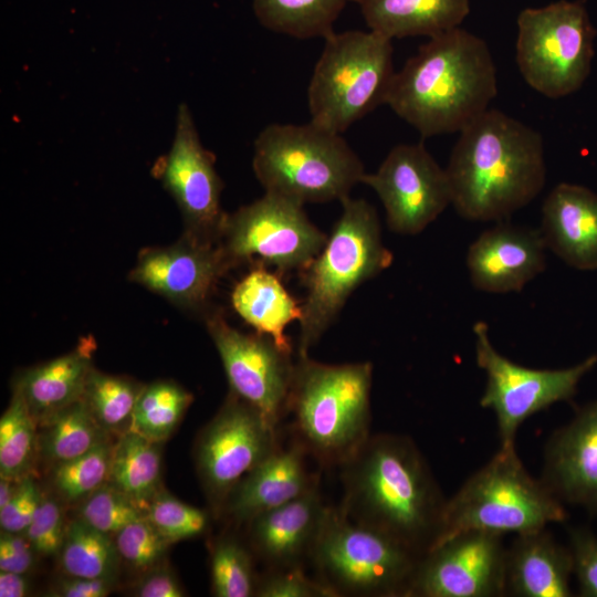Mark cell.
Returning a JSON list of instances; mask_svg holds the SVG:
<instances>
[{"label": "cell", "instance_id": "cell-1", "mask_svg": "<svg viewBox=\"0 0 597 597\" xmlns=\"http://www.w3.org/2000/svg\"><path fill=\"white\" fill-rule=\"evenodd\" d=\"M341 467L347 516L421 555L433 545L447 500L411 439L370 436Z\"/></svg>", "mask_w": 597, "mask_h": 597}, {"label": "cell", "instance_id": "cell-2", "mask_svg": "<svg viewBox=\"0 0 597 597\" xmlns=\"http://www.w3.org/2000/svg\"><path fill=\"white\" fill-rule=\"evenodd\" d=\"M446 168L451 205L471 221H502L542 191L546 165L542 136L498 111L465 126Z\"/></svg>", "mask_w": 597, "mask_h": 597}, {"label": "cell", "instance_id": "cell-3", "mask_svg": "<svg viewBox=\"0 0 597 597\" xmlns=\"http://www.w3.org/2000/svg\"><path fill=\"white\" fill-rule=\"evenodd\" d=\"M496 93L486 42L455 28L430 38L395 73L386 104L427 138L461 132Z\"/></svg>", "mask_w": 597, "mask_h": 597}, {"label": "cell", "instance_id": "cell-4", "mask_svg": "<svg viewBox=\"0 0 597 597\" xmlns=\"http://www.w3.org/2000/svg\"><path fill=\"white\" fill-rule=\"evenodd\" d=\"M369 362L329 365L300 356L287 411L297 438L323 464L342 465L370 437Z\"/></svg>", "mask_w": 597, "mask_h": 597}, {"label": "cell", "instance_id": "cell-5", "mask_svg": "<svg viewBox=\"0 0 597 597\" xmlns=\"http://www.w3.org/2000/svg\"><path fill=\"white\" fill-rule=\"evenodd\" d=\"M342 214L320 254L304 268L306 289L300 320L298 355L306 356L318 343L345 305L365 281L390 266L392 252L381 240L375 208L349 196L341 200Z\"/></svg>", "mask_w": 597, "mask_h": 597}, {"label": "cell", "instance_id": "cell-6", "mask_svg": "<svg viewBox=\"0 0 597 597\" xmlns=\"http://www.w3.org/2000/svg\"><path fill=\"white\" fill-rule=\"evenodd\" d=\"M252 168L265 192L302 206L341 201L366 174L342 134L311 121L264 127L254 140Z\"/></svg>", "mask_w": 597, "mask_h": 597}, {"label": "cell", "instance_id": "cell-7", "mask_svg": "<svg viewBox=\"0 0 597 597\" xmlns=\"http://www.w3.org/2000/svg\"><path fill=\"white\" fill-rule=\"evenodd\" d=\"M566 517L563 502L542 479L526 471L515 448L501 447L446 502L440 531L430 548L464 532L519 535Z\"/></svg>", "mask_w": 597, "mask_h": 597}, {"label": "cell", "instance_id": "cell-8", "mask_svg": "<svg viewBox=\"0 0 597 597\" xmlns=\"http://www.w3.org/2000/svg\"><path fill=\"white\" fill-rule=\"evenodd\" d=\"M307 87L311 122L342 134L380 104L395 76L392 43L369 31L333 32L325 39Z\"/></svg>", "mask_w": 597, "mask_h": 597}, {"label": "cell", "instance_id": "cell-9", "mask_svg": "<svg viewBox=\"0 0 597 597\" xmlns=\"http://www.w3.org/2000/svg\"><path fill=\"white\" fill-rule=\"evenodd\" d=\"M421 554L327 506L310 558L336 596H406Z\"/></svg>", "mask_w": 597, "mask_h": 597}, {"label": "cell", "instance_id": "cell-10", "mask_svg": "<svg viewBox=\"0 0 597 597\" xmlns=\"http://www.w3.org/2000/svg\"><path fill=\"white\" fill-rule=\"evenodd\" d=\"M516 22V63L524 81L549 98L576 92L590 72L596 35L585 7L561 0L524 9Z\"/></svg>", "mask_w": 597, "mask_h": 597}, {"label": "cell", "instance_id": "cell-11", "mask_svg": "<svg viewBox=\"0 0 597 597\" xmlns=\"http://www.w3.org/2000/svg\"><path fill=\"white\" fill-rule=\"evenodd\" d=\"M304 206L265 192L227 213L219 243L234 266L244 262L301 272L324 248L327 234L313 224Z\"/></svg>", "mask_w": 597, "mask_h": 597}, {"label": "cell", "instance_id": "cell-12", "mask_svg": "<svg viewBox=\"0 0 597 597\" xmlns=\"http://www.w3.org/2000/svg\"><path fill=\"white\" fill-rule=\"evenodd\" d=\"M473 334L476 365L486 377L480 405L495 413L502 448L514 447L517 429L527 418L555 402L569 400L582 378L597 365L595 354L567 368H528L493 347L485 322L478 321Z\"/></svg>", "mask_w": 597, "mask_h": 597}, {"label": "cell", "instance_id": "cell-13", "mask_svg": "<svg viewBox=\"0 0 597 597\" xmlns=\"http://www.w3.org/2000/svg\"><path fill=\"white\" fill-rule=\"evenodd\" d=\"M277 433L256 408L229 394L195 447L198 475L214 512L222 513L241 480L280 447Z\"/></svg>", "mask_w": 597, "mask_h": 597}, {"label": "cell", "instance_id": "cell-14", "mask_svg": "<svg viewBox=\"0 0 597 597\" xmlns=\"http://www.w3.org/2000/svg\"><path fill=\"white\" fill-rule=\"evenodd\" d=\"M218 350L230 392L256 408L274 427L289 409L294 366L292 354L263 334H244L232 327L218 308L205 316Z\"/></svg>", "mask_w": 597, "mask_h": 597}, {"label": "cell", "instance_id": "cell-15", "mask_svg": "<svg viewBox=\"0 0 597 597\" xmlns=\"http://www.w3.org/2000/svg\"><path fill=\"white\" fill-rule=\"evenodd\" d=\"M214 163L213 154L200 140L189 107L180 104L171 147L154 165V172L177 203L184 232L209 242H219L227 216L220 202L223 182Z\"/></svg>", "mask_w": 597, "mask_h": 597}, {"label": "cell", "instance_id": "cell-16", "mask_svg": "<svg viewBox=\"0 0 597 597\" xmlns=\"http://www.w3.org/2000/svg\"><path fill=\"white\" fill-rule=\"evenodd\" d=\"M502 535L470 531L433 546L420 558L407 597H493L506 593Z\"/></svg>", "mask_w": 597, "mask_h": 597}, {"label": "cell", "instance_id": "cell-17", "mask_svg": "<svg viewBox=\"0 0 597 597\" xmlns=\"http://www.w3.org/2000/svg\"><path fill=\"white\" fill-rule=\"evenodd\" d=\"M362 182L375 190L389 229L400 234L421 232L451 203L446 168L421 143L392 147L378 169L365 174Z\"/></svg>", "mask_w": 597, "mask_h": 597}, {"label": "cell", "instance_id": "cell-18", "mask_svg": "<svg viewBox=\"0 0 597 597\" xmlns=\"http://www.w3.org/2000/svg\"><path fill=\"white\" fill-rule=\"evenodd\" d=\"M233 268L219 242L184 232L170 245L143 249L129 280L184 311L205 316L218 282Z\"/></svg>", "mask_w": 597, "mask_h": 597}, {"label": "cell", "instance_id": "cell-19", "mask_svg": "<svg viewBox=\"0 0 597 597\" xmlns=\"http://www.w3.org/2000/svg\"><path fill=\"white\" fill-rule=\"evenodd\" d=\"M545 249L540 230L499 221L468 249L471 283L488 293L520 292L545 270Z\"/></svg>", "mask_w": 597, "mask_h": 597}, {"label": "cell", "instance_id": "cell-20", "mask_svg": "<svg viewBox=\"0 0 597 597\" xmlns=\"http://www.w3.org/2000/svg\"><path fill=\"white\" fill-rule=\"evenodd\" d=\"M542 481L562 502L597 514V399L551 437Z\"/></svg>", "mask_w": 597, "mask_h": 597}, {"label": "cell", "instance_id": "cell-21", "mask_svg": "<svg viewBox=\"0 0 597 597\" xmlns=\"http://www.w3.org/2000/svg\"><path fill=\"white\" fill-rule=\"evenodd\" d=\"M326 510L317 482L297 499L248 522L252 549L270 569L302 566L311 556Z\"/></svg>", "mask_w": 597, "mask_h": 597}, {"label": "cell", "instance_id": "cell-22", "mask_svg": "<svg viewBox=\"0 0 597 597\" xmlns=\"http://www.w3.org/2000/svg\"><path fill=\"white\" fill-rule=\"evenodd\" d=\"M540 231L545 247L566 264L597 270V193L558 184L544 200Z\"/></svg>", "mask_w": 597, "mask_h": 597}, {"label": "cell", "instance_id": "cell-23", "mask_svg": "<svg viewBox=\"0 0 597 597\" xmlns=\"http://www.w3.org/2000/svg\"><path fill=\"white\" fill-rule=\"evenodd\" d=\"M305 453L300 441L287 448L280 446L234 488L222 513L248 523L306 493L318 479L307 471Z\"/></svg>", "mask_w": 597, "mask_h": 597}, {"label": "cell", "instance_id": "cell-24", "mask_svg": "<svg viewBox=\"0 0 597 597\" xmlns=\"http://www.w3.org/2000/svg\"><path fill=\"white\" fill-rule=\"evenodd\" d=\"M574 574L569 548L545 528L519 534L506 549V591L520 597H568Z\"/></svg>", "mask_w": 597, "mask_h": 597}, {"label": "cell", "instance_id": "cell-25", "mask_svg": "<svg viewBox=\"0 0 597 597\" xmlns=\"http://www.w3.org/2000/svg\"><path fill=\"white\" fill-rule=\"evenodd\" d=\"M95 342L83 337L67 354L22 370L13 391L23 398L36 423L82 398L93 366Z\"/></svg>", "mask_w": 597, "mask_h": 597}, {"label": "cell", "instance_id": "cell-26", "mask_svg": "<svg viewBox=\"0 0 597 597\" xmlns=\"http://www.w3.org/2000/svg\"><path fill=\"white\" fill-rule=\"evenodd\" d=\"M369 30L390 40L433 38L459 28L470 13V0H359Z\"/></svg>", "mask_w": 597, "mask_h": 597}, {"label": "cell", "instance_id": "cell-27", "mask_svg": "<svg viewBox=\"0 0 597 597\" xmlns=\"http://www.w3.org/2000/svg\"><path fill=\"white\" fill-rule=\"evenodd\" d=\"M240 317L256 333L271 337L284 352L292 354L285 327L302 317V305L286 291L279 274L255 265L240 280L231 294Z\"/></svg>", "mask_w": 597, "mask_h": 597}, {"label": "cell", "instance_id": "cell-28", "mask_svg": "<svg viewBox=\"0 0 597 597\" xmlns=\"http://www.w3.org/2000/svg\"><path fill=\"white\" fill-rule=\"evenodd\" d=\"M39 459L50 468L111 442V434L80 399L38 423Z\"/></svg>", "mask_w": 597, "mask_h": 597}, {"label": "cell", "instance_id": "cell-29", "mask_svg": "<svg viewBox=\"0 0 597 597\" xmlns=\"http://www.w3.org/2000/svg\"><path fill=\"white\" fill-rule=\"evenodd\" d=\"M142 507L163 491L161 443L133 431L113 444L107 482Z\"/></svg>", "mask_w": 597, "mask_h": 597}, {"label": "cell", "instance_id": "cell-30", "mask_svg": "<svg viewBox=\"0 0 597 597\" xmlns=\"http://www.w3.org/2000/svg\"><path fill=\"white\" fill-rule=\"evenodd\" d=\"M349 0H253L259 22L270 31L300 40L325 39Z\"/></svg>", "mask_w": 597, "mask_h": 597}, {"label": "cell", "instance_id": "cell-31", "mask_svg": "<svg viewBox=\"0 0 597 597\" xmlns=\"http://www.w3.org/2000/svg\"><path fill=\"white\" fill-rule=\"evenodd\" d=\"M57 556L64 575L87 578L116 579L122 561L114 537L77 516L69 522Z\"/></svg>", "mask_w": 597, "mask_h": 597}, {"label": "cell", "instance_id": "cell-32", "mask_svg": "<svg viewBox=\"0 0 597 597\" xmlns=\"http://www.w3.org/2000/svg\"><path fill=\"white\" fill-rule=\"evenodd\" d=\"M192 395L171 380H157L144 385L136 401L128 431L163 443L175 431Z\"/></svg>", "mask_w": 597, "mask_h": 597}, {"label": "cell", "instance_id": "cell-33", "mask_svg": "<svg viewBox=\"0 0 597 597\" xmlns=\"http://www.w3.org/2000/svg\"><path fill=\"white\" fill-rule=\"evenodd\" d=\"M39 459L38 425L23 398L13 391L0 419V476L34 475Z\"/></svg>", "mask_w": 597, "mask_h": 597}, {"label": "cell", "instance_id": "cell-34", "mask_svg": "<svg viewBox=\"0 0 597 597\" xmlns=\"http://www.w3.org/2000/svg\"><path fill=\"white\" fill-rule=\"evenodd\" d=\"M143 387L133 378L105 374L93 367L81 399L105 431L119 437L129 430Z\"/></svg>", "mask_w": 597, "mask_h": 597}, {"label": "cell", "instance_id": "cell-35", "mask_svg": "<svg viewBox=\"0 0 597 597\" xmlns=\"http://www.w3.org/2000/svg\"><path fill=\"white\" fill-rule=\"evenodd\" d=\"M112 442L50 468V486L63 504H78L107 482Z\"/></svg>", "mask_w": 597, "mask_h": 597}, {"label": "cell", "instance_id": "cell-36", "mask_svg": "<svg viewBox=\"0 0 597 597\" xmlns=\"http://www.w3.org/2000/svg\"><path fill=\"white\" fill-rule=\"evenodd\" d=\"M211 587L218 597L255 596L258 580L250 552L234 537H221L210 555Z\"/></svg>", "mask_w": 597, "mask_h": 597}, {"label": "cell", "instance_id": "cell-37", "mask_svg": "<svg viewBox=\"0 0 597 597\" xmlns=\"http://www.w3.org/2000/svg\"><path fill=\"white\" fill-rule=\"evenodd\" d=\"M76 516L96 530L114 536L126 525L145 517L146 510L105 483L77 504Z\"/></svg>", "mask_w": 597, "mask_h": 597}, {"label": "cell", "instance_id": "cell-38", "mask_svg": "<svg viewBox=\"0 0 597 597\" xmlns=\"http://www.w3.org/2000/svg\"><path fill=\"white\" fill-rule=\"evenodd\" d=\"M146 519L171 544L205 534L210 524L206 511L164 490L148 503Z\"/></svg>", "mask_w": 597, "mask_h": 597}, {"label": "cell", "instance_id": "cell-39", "mask_svg": "<svg viewBox=\"0 0 597 597\" xmlns=\"http://www.w3.org/2000/svg\"><path fill=\"white\" fill-rule=\"evenodd\" d=\"M113 537L121 559L142 573L161 564L171 545L146 516L126 525Z\"/></svg>", "mask_w": 597, "mask_h": 597}, {"label": "cell", "instance_id": "cell-40", "mask_svg": "<svg viewBox=\"0 0 597 597\" xmlns=\"http://www.w3.org/2000/svg\"><path fill=\"white\" fill-rule=\"evenodd\" d=\"M63 503L53 494H43L35 515L23 532L39 556L59 555L67 524Z\"/></svg>", "mask_w": 597, "mask_h": 597}, {"label": "cell", "instance_id": "cell-41", "mask_svg": "<svg viewBox=\"0 0 597 597\" xmlns=\"http://www.w3.org/2000/svg\"><path fill=\"white\" fill-rule=\"evenodd\" d=\"M255 596L260 597H335L320 579L305 575L302 566L271 568L258 580Z\"/></svg>", "mask_w": 597, "mask_h": 597}, {"label": "cell", "instance_id": "cell-42", "mask_svg": "<svg viewBox=\"0 0 597 597\" xmlns=\"http://www.w3.org/2000/svg\"><path fill=\"white\" fill-rule=\"evenodd\" d=\"M569 543L580 595L597 597V535L585 527L573 528Z\"/></svg>", "mask_w": 597, "mask_h": 597}, {"label": "cell", "instance_id": "cell-43", "mask_svg": "<svg viewBox=\"0 0 597 597\" xmlns=\"http://www.w3.org/2000/svg\"><path fill=\"white\" fill-rule=\"evenodd\" d=\"M42 495L34 475L22 479L14 496L4 507L0 509L1 531L24 532L35 515Z\"/></svg>", "mask_w": 597, "mask_h": 597}, {"label": "cell", "instance_id": "cell-44", "mask_svg": "<svg viewBox=\"0 0 597 597\" xmlns=\"http://www.w3.org/2000/svg\"><path fill=\"white\" fill-rule=\"evenodd\" d=\"M38 556L23 532L1 531L0 570L27 574L34 566Z\"/></svg>", "mask_w": 597, "mask_h": 597}, {"label": "cell", "instance_id": "cell-45", "mask_svg": "<svg viewBox=\"0 0 597 597\" xmlns=\"http://www.w3.org/2000/svg\"><path fill=\"white\" fill-rule=\"evenodd\" d=\"M116 579L69 576L60 578L49 595L55 597H105L109 595Z\"/></svg>", "mask_w": 597, "mask_h": 597}, {"label": "cell", "instance_id": "cell-46", "mask_svg": "<svg viewBox=\"0 0 597 597\" xmlns=\"http://www.w3.org/2000/svg\"><path fill=\"white\" fill-rule=\"evenodd\" d=\"M134 596L182 597L185 591L172 572L159 564L145 573L136 585Z\"/></svg>", "mask_w": 597, "mask_h": 597}, {"label": "cell", "instance_id": "cell-47", "mask_svg": "<svg viewBox=\"0 0 597 597\" xmlns=\"http://www.w3.org/2000/svg\"><path fill=\"white\" fill-rule=\"evenodd\" d=\"M30 591L25 574L0 570V596L24 597Z\"/></svg>", "mask_w": 597, "mask_h": 597}, {"label": "cell", "instance_id": "cell-48", "mask_svg": "<svg viewBox=\"0 0 597 597\" xmlns=\"http://www.w3.org/2000/svg\"><path fill=\"white\" fill-rule=\"evenodd\" d=\"M21 480L0 476V509L4 507L14 496Z\"/></svg>", "mask_w": 597, "mask_h": 597}]
</instances>
